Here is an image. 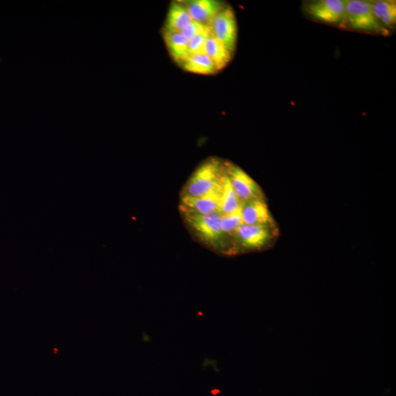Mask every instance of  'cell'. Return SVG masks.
Listing matches in <instances>:
<instances>
[{"mask_svg":"<svg viewBox=\"0 0 396 396\" xmlns=\"http://www.w3.org/2000/svg\"><path fill=\"white\" fill-rule=\"evenodd\" d=\"M180 66L186 71L197 75H211L218 72L214 63L206 54L190 56Z\"/></svg>","mask_w":396,"mask_h":396,"instance_id":"9a60e30c","label":"cell"},{"mask_svg":"<svg viewBox=\"0 0 396 396\" xmlns=\"http://www.w3.org/2000/svg\"><path fill=\"white\" fill-rule=\"evenodd\" d=\"M222 190L223 187L218 191L197 197L181 196L180 211L182 214L202 215L220 211Z\"/></svg>","mask_w":396,"mask_h":396,"instance_id":"ba28073f","label":"cell"},{"mask_svg":"<svg viewBox=\"0 0 396 396\" xmlns=\"http://www.w3.org/2000/svg\"><path fill=\"white\" fill-rule=\"evenodd\" d=\"M242 203L231 186L225 172L223 190L221 197L220 212L228 214L240 210Z\"/></svg>","mask_w":396,"mask_h":396,"instance_id":"2e32d148","label":"cell"},{"mask_svg":"<svg viewBox=\"0 0 396 396\" xmlns=\"http://www.w3.org/2000/svg\"><path fill=\"white\" fill-rule=\"evenodd\" d=\"M187 225L204 244L214 249L222 248L225 236L222 231V214L215 211L208 214H182Z\"/></svg>","mask_w":396,"mask_h":396,"instance_id":"7a4b0ae2","label":"cell"},{"mask_svg":"<svg viewBox=\"0 0 396 396\" xmlns=\"http://www.w3.org/2000/svg\"><path fill=\"white\" fill-rule=\"evenodd\" d=\"M194 22L209 25L213 18L225 6L218 0H190L184 1Z\"/></svg>","mask_w":396,"mask_h":396,"instance_id":"30bf717a","label":"cell"},{"mask_svg":"<svg viewBox=\"0 0 396 396\" xmlns=\"http://www.w3.org/2000/svg\"><path fill=\"white\" fill-rule=\"evenodd\" d=\"M211 34L234 55L237 44V23L233 9L225 5L209 24Z\"/></svg>","mask_w":396,"mask_h":396,"instance_id":"5b68a950","label":"cell"},{"mask_svg":"<svg viewBox=\"0 0 396 396\" xmlns=\"http://www.w3.org/2000/svg\"><path fill=\"white\" fill-rule=\"evenodd\" d=\"M274 227L242 224L234 233L240 245L245 250H259L267 246L274 237Z\"/></svg>","mask_w":396,"mask_h":396,"instance_id":"52a82bcc","label":"cell"},{"mask_svg":"<svg viewBox=\"0 0 396 396\" xmlns=\"http://www.w3.org/2000/svg\"><path fill=\"white\" fill-rule=\"evenodd\" d=\"M205 54L214 63L218 71L225 68L230 62L233 55L214 36H209Z\"/></svg>","mask_w":396,"mask_h":396,"instance_id":"5bb4252c","label":"cell"},{"mask_svg":"<svg viewBox=\"0 0 396 396\" xmlns=\"http://www.w3.org/2000/svg\"><path fill=\"white\" fill-rule=\"evenodd\" d=\"M210 29L209 25H204L192 21L191 23L185 26L181 31L184 37L190 41L196 35Z\"/></svg>","mask_w":396,"mask_h":396,"instance_id":"d6986e66","label":"cell"},{"mask_svg":"<svg viewBox=\"0 0 396 396\" xmlns=\"http://www.w3.org/2000/svg\"><path fill=\"white\" fill-rule=\"evenodd\" d=\"M303 9L305 14L316 22L345 27V1L316 0L305 3Z\"/></svg>","mask_w":396,"mask_h":396,"instance_id":"277c9868","label":"cell"},{"mask_svg":"<svg viewBox=\"0 0 396 396\" xmlns=\"http://www.w3.org/2000/svg\"><path fill=\"white\" fill-rule=\"evenodd\" d=\"M192 21L185 3L174 1L171 4L164 30L180 32Z\"/></svg>","mask_w":396,"mask_h":396,"instance_id":"4fadbf2b","label":"cell"},{"mask_svg":"<svg viewBox=\"0 0 396 396\" xmlns=\"http://www.w3.org/2000/svg\"><path fill=\"white\" fill-rule=\"evenodd\" d=\"M225 172L242 203L264 198L259 185L240 167L225 163Z\"/></svg>","mask_w":396,"mask_h":396,"instance_id":"8992f818","label":"cell"},{"mask_svg":"<svg viewBox=\"0 0 396 396\" xmlns=\"http://www.w3.org/2000/svg\"><path fill=\"white\" fill-rule=\"evenodd\" d=\"M345 28L364 33L388 35L376 20L371 2L364 0L345 1Z\"/></svg>","mask_w":396,"mask_h":396,"instance_id":"3957f363","label":"cell"},{"mask_svg":"<svg viewBox=\"0 0 396 396\" xmlns=\"http://www.w3.org/2000/svg\"><path fill=\"white\" fill-rule=\"evenodd\" d=\"M242 224L241 209L231 214H222L221 226L225 236H233L234 233Z\"/></svg>","mask_w":396,"mask_h":396,"instance_id":"e0dca14e","label":"cell"},{"mask_svg":"<svg viewBox=\"0 0 396 396\" xmlns=\"http://www.w3.org/2000/svg\"><path fill=\"white\" fill-rule=\"evenodd\" d=\"M163 38L170 55L179 66L190 56L189 41L181 32H168L163 30Z\"/></svg>","mask_w":396,"mask_h":396,"instance_id":"7c38bea8","label":"cell"},{"mask_svg":"<svg viewBox=\"0 0 396 396\" xmlns=\"http://www.w3.org/2000/svg\"><path fill=\"white\" fill-rule=\"evenodd\" d=\"M241 214L244 224L274 227L275 221L264 198L242 203Z\"/></svg>","mask_w":396,"mask_h":396,"instance_id":"9c48e42d","label":"cell"},{"mask_svg":"<svg viewBox=\"0 0 396 396\" xmlns=\"http://www.w3.org/2000/svg\"><path fill=\"white\" fill-rule=\"evenodd\" d=\"M224 177V163L218 158H209L190 177L181 196L197 197L218 191Z\"/></svg>","mask_w":396,"mask_h":396,"instance_id":"6da1fadb","label":"cell"},{"mask_svg":"<svg viewBox=\"0 0 396 396\" xmlns=\"http://www.w3.org/2000/svg\"><path fill=\"white\" fill-rule=\"evenodd\" d=\"M211 34V28L200 34L189 41L188 48L190 56L205 54L206 44L209 36Z\"/></svg>","mask_w":396,"mask_h":396,"instance_id":"ac0fdd59","label":"cell"},{"mask_svg":"<svg viewBox=\"0 0 396 396\" xmlns=\"http://www.w3.org/2000/svg\"><path fill=\"white\" fill-rule=\"evenodd\" d=\"M373 16L380 27L389 35L396 23V4L389 0H376L371 2Z\"/></svg>","mask_w":396,"mask_h":396,"instance_id":"8fae6325","label":"cell"}]
</instances>
